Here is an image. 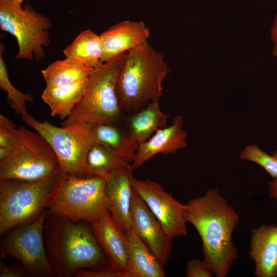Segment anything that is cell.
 Returning <instances> with one entry per match:
<instances>
[{"mask_svg":"<svg viewBox=\"0 0 277 277\" xmlns=\"http://www.w3.org/2000/svg\"><path fill=\"white\" fill-rule=\"evenodd\" d=\"M187 222L193 225L202 241L203 262L216 277H226L238 258L232 235L239 223L234 208L215 188L184 205Z\"/></svg>","mask_w":277,"mask_h":277,"instance_id":"6da1fadb","label":"cell"},{"mask_svg":"<svg viewBox=\"0 0 277 277\" xmlns=\"http://www.w3.org/2000/svg\"><path fill=\"white\" fill-rule=\"evenodd\" d=\"M46 219L45 244L55 276H74L80 269L95 268L105 262L92 228L64 216Z\"/></svg>","mask_w":277,"mask_h":277,"instance_id":"7a4b0ae2","label":"cell"},{"mask_svg":"<svg viewBox=\"0 0 277 277\" xmlns=\"http://www.w3.org/2000/svg\"><path fill=\"white\" fill-rule=\"evenodd\" d=\"M169 72L163 55L148 41L127 52L116 83L124 114H132L163 96V82Z\"/></svg>","mask_w":277,"mask_h":277,"instance_id":"3957f363","label":"cell"},{"mask_svg":"<svg viewBox=\"0 0 277 277\" xmlns=\"http://www.w3.org/2000/svg\"><path fill=\"white\" fill-rule=\"evenodd\" d=\"M127 52L94 68L86 91L61 126L92 129L106 123H119L124 113L116 93V83Z\"/></svg>","mask_w":277,"mask_h":277,"instance_id":"277c9868","label":"cell"},{"mask_svg":"<svg viewBox=\"0 0 277 277\" xmlns=\"http://www.w3.org/2000/svg\"><path fill=\"white\" fill-rule=\"evenodd\" d=\"M65 174L35 181L0 180V234L29 223L46 210Z\"/></svg>","mask_w":277,"mask_h":277,"instance_id":"5b68a950","label":"cell"},{"mask_svg":"<svg viewBox=\"0 0 277 277\" xmlns=\"http://www.w3.org/2000/svg\"><path fill=\"white\" fill-rule=\"evenodd\" d=\"M106 179L65 174L48 204L47 216H61L91 224L109 211L105 193Z\"/></svg>","mask_w":277,"mask_h":277,"instance_id":"8992f818","label":"cell"},{"mask_svg":"<svg viewBox=\"0 0 277 277\" xmlns=\"http://www.w3.org/2000/svg\"><path fill=\"white\" fill-rule=\"evenodd\" d=\"M61 170L56 155L38 133L21 126L10 154L0 161V180L35 181Z\"/></svg>","mask_w":277,"mask_h":277,"instance_id":"52a82bcc","label":"cell"},{"mask_svg":"<svg viewBox=\"0 0 277 277\" xmlns=\"http://www.w3.org/2000/svg\"><path fill=\"white\" fill-rule=\"evenodd\" d=\"M52 27L49 18L30 4L22 7L14 0H0V28L16 40L18 51L15 60H43L46 56L44 48L51 43L49 31Z\"/></svg>","mask_w":277,"mask_h":277,"instance_id":"ba28073f","label":"cell"},{"mask_svg":"<svg viewBox=\"0 0 277 277\" xmlns=\"http://www.w3.org/2000/svg\"><path fill=\"white\" fill-rule=\"evenodd\" d=\"M21 116L26 124L49 144L57 156L63 172L85 177L86 157L93 144L92 129L57 127L46 121L36 120L27 111Z\"/></svg>","mask_w":277,"mask_h":277,"instance_id":"9c48e42d","label":"cell"},{"mask_svg":"<svg viewBox=\"0 0 277 277\" xmlns=\"http://www.w3.org/2000/svg\"><path fill=\"white\" fill-rule=\"evenodd\" d=\"M46 216L45 210L32 221L15 227L1 244L2 255L17 260L31 276H54L43 238Z\"/></svg>","mask_w":277,"mask_h":277,"instance_id":"30bf717a","label":"cell"},{"mask_svg":"<svg viewBox=\"0 0 277 277\" xmlns=\"http://www.w3.org/2000/svg\"><path fill=\"white\" fill-rule=\"evenodd\" d=\"M132 185L169 237L173 239L188 234L184 204L151 180H138L133 177Z\"/></svg>","mask_w":277,"mask_h":277,"instance_id":"8fae6325","label":"cell"},{"mask_svg":"<svg viewBox=\"0 0 277 277\" xmlns=\"http://www.w3.org/2000/svg\"><path fill=\"white\" fill-rule=\"evenodd\" d=\"M130 226V230L144 243L160 262L166 265L172 251V239L166 233L159 221L134 189Z\"/></svg>","mask_w":277,"mask_h":277,"instance_id":"7c38bea8","label":"cell"},{"mask_svg":"<svg viewBox=\"0 0 277 277\" xmlns=\"http://www.w3.org/2000/svg\"><path fill=\"white\" fill-rule=\"evenodd\" d=\"M133 170L130 163H127L105 179V193L109 211L113 221L124 233L131 229Z\"/></svg>","mask_w":277,"mask_h":277,"instance_id":"4fadbf2b","label":"cell"},{"mask_svg":"<svg viewBox=\"0 0 277 277\" xmlns=\"http://www.w3.org/2000/svg\"><path fill=\"white\" fill-rule=\"evenodd\" d=\"M93 232L111 267L129 277L128 245L124 233L112 219L109 211L92 223Z\"/></svg>","mask_w":277,"mask_h":277,"instance_id":"5bb4252c","label":"cell"},{"mask_svg":"<svg viewBox=\"0 0 277 277\" xmlns=\"http://www.w3.org/2000/svg\"><path fill=\"white\" fill-rule=\"evenodd\" d=\"M183 124V116L177 115L170 126L157 130L147 141L138 144L131 164L133 169L158 153L166 155L185 148L187 133L182 129Z\"/></svg>","mask_w":277,"mask_h":277,"instance_id":"9a60e30c","label":"cell"},{"mask_svg":"<svg viewBox=\"0 0 277 277\" xmlns=\"http://www.w3.org/2000/svg\"><path fill=\"white\" fill-rule=\"evenodd\" d=\"M150 35L143 21L125 20L110 26L100 34L103 63L147 42Z\"/></svg>","mask_w":277,"mask_h":277,"instance_id":"2e32d148","label":"cell"},{"mask_svg":"<svg viewBox=\"0 0 277 277\" xmlns=\"http://www.w3.org/2000/svg\"><path fill=\"white\" fill-rule=\"evenodd\" d=\"M249 255L257 277H277V224L251 230Z\"/></svg>","mask_w":277,"mask_h":277,"instance_id":"e0dca14e","label":"cell"},{"mask_svg":"<svg viewBox=\"0 0 277 277\" xmlns=\"http://www.w3.org/2000/svg\"><path fill=\"white\" fill-rule=\"evenodd\" d=\"M129 250V277H164V266L132 230L125 233Z\"/></svg>","mask_w":277,"mask_h":277,"instance_id":"ac0fdd59","label":"cell"},{"mask_svg":"<svg viewBox=\"0 0 277 277\" xmlns=\"http://www.w3.org/2000/svg\"><path fill=\"white\" fill-rule=\"evenodd\" d=\"M89 77L75 83L53 88H47L42 98L49 106L50 115L65 120L83 97Z\"/></svg>","mask_w":277,"mask_h":277,"instance_id":"d6986e66","label":"cell"},{"mask_svg":"<svg viewBox=\"0 0 277 277\" xmlns=\"http://www.w3.org/2000/svg\"><path fill=\"white\" fill-rule=\"evenodd\" d=\"M168 116L162 111L159 102L149 103L126 119L127 132L138 144L149 139L157 130L166 127Z\"/></svg>","mask_w":277,"mask_h":277,"instance_id":"ffe728a7","label":"cell"},{"mask_svg":"<svg viewBox=\"0 0 277 277\" xmlns=\"http://www.w3.org/2000/svg\"><path fill=\"white\" fill-rule=\"evenodd\" d=\"M118 123L97 125L91 129L93 143L102 144L127 162H132L138 144L117 125Z\"/></svg>","mask_w":277,"mask_h":277,"instance_id":"44dd1931","label":"cell"},{"mask_svg":"<svg viewBox=\"0 0 277 277\" xmlns=\"http://www.w3.org/2000/svg\"><path fill=\"white\" fill-rule=\"evenodd\" d=\"M63 52L66 57L93 69L103 63L100 35L89 29L82 31Z\"/></svg>","mask_w":277,"mask_h":277,"instance_id":"7402d4cb","label":"cell"},{"mask_svg":"<svg viewBox=\"0 0 277 277\" xmlns=\"http://www.w3.org/2000/svg\"><path fill=\"white\" fill-rule=\"evenodd\" d=\"M93 68L69 57L57 60L42 70L47 88L75 83L90 76Z\"/></svg>","mask_w":277,"mask_h":277,"instance_id":"603a6c76","label":"cell"},{"mask_svg":"<svg viewBox=\"0 0 277 277\" xmlns=\"http://www.w3.org/2000/svg\"><path fill=\"white\" fill-rule=\"evenodd\" d=\"M129 163L106 146L93 143L86 157L85 177L106 179L113 171Z\"/></svg>","mask_w":277,"mask_h":277,"instance_id":"cb8c5ba5","label":"cell"},{"mask_svg":"<svg viewBox=\"0 0 277 277\" xmlns=\"http://www.w3.org/2000/svg\"><path fill=\"white\" fill-rule=\"evenodd\" d=\"M4 46L0 44V87L7 94L10 106L17 115H22L26 111V102L33 101L30 93H24L17 90L11 83L8 76L7 65L3 57Z\"/></svg>","mask_w":277,"mask_h":277,"instance_id":"d4e9b609","label":"cell"},{"mask_svg":"<svg viewBox=\"0 0 277 277\" xmlns=\"http://www.w3.org/2000/svg\"><path fill=\"white\" fill-rule=\"evenodd\" d=\"M240 158L254 163L263 168L272 177L277 178V150L269 155L255 143L246 145L241 152Z\"/></svg>","mask_w":277,"mask_h":277,"instance_id":"484cf974","label":"cell"},{"mask_svg":"<svg viewBox=\"0 0 277 277\" xmlns=\"http://www.w3.org/2000/svg\"><path fill=\"white\" fill-rule=\"evenodd\" d=\"M17 128L11 120L0 115V147L13 148L16 142Z\"/></svg>","mask_w":277,"mask_h":277,"instance_id":"4316f807","label":"cell"},{"mask_svg":"<svg viewBox=\"0 0 277 277\" xmlns=\"http://www.w3.org/2000/svg\"><path fill=\"white\" fill-rule=\"evenodd\" d=\"M213 275L211 270L200 259H193L187 264L186 277H211Z\"/></svg>","mask_w":277,"mask_h":277,"instance_id":"83f0119b","label":"cell"},{"mask_svg":"<svg viewBox=\"0 0 277 277\" xmlns=\"http://www.w3.org/2000/svg\"><path fill=\"white\" fill-rule=\"evenodd\" d=\"M73 276L75 277H126L110 266L109 268L97 270H87L80 269L76 271Z\"/></svg>","mask_w":277,"mask_h":277,"instance_id":"f1b7e54d","label":"cell"},{"mask_svg":"<svg viewBox=\"0 0 277 277\" xmlns=\"http://www.w3.org/2000/svg\"><path fill=\"white\" fill-rule=\"evenodd\" d=\"M31 276L26 269L20 263L11 265H6L1 262V277H26Z\"/></svg>","mask_w":277,"mask_h":277,"instance_id":"f546056e","label":"cell"},{"mask_svg":"<svg viewBox=\"0 0 277 277\" xmlns=\"http://www.w3.org/2000/svg\"><path fill=\"white\" fill-rule=\"evenodd\" d=\"M270 38L272 42V55L277 56V14L274 16L270 29Z\"/></svg>","mask_w":277,"mask_h":277,"instance_id":"4dcf8cb0","label":"cell"},{"mask_svg":"<svg viewBox=\"0 0 277 277\" xmlns=\"http://www.w3.org/2000/svg\"><path fill=\"white\" fill-rule=\"evenodd\" d=\"M268 196L277 201V178L272 179L268 183Z\"/></svg>","mask_w":277,"mask_h":277,"instance_id":"1f68e13d","label":"cell"},{"mask_svg":"<svg viewBox=\"0 0 277 277\" xmlns=\"http://www.w3.org/2000/svg\"><path fill=\"white\" fill-rule=\"evenodd\" d=\"M12 149L0 147V161L6 159L11 153Z\"/></svg>","mask_w":277,"mask_h":277,"instance_id":"d6a6232c","label":"cell"},{"mask_svg":"<svg viewBox=\"0 0 277 277\" xmlns=\"http://www.w3.org/2000/svg\"><path fill=\"white\" fill-rule=\"evenodd\" d=\"M17 3L22 5L24 0H14Z\"/></svg>","mask_w":277,"mask_h":277,"instance_id":"836d02e7","label":"cell"}]
</instances>
